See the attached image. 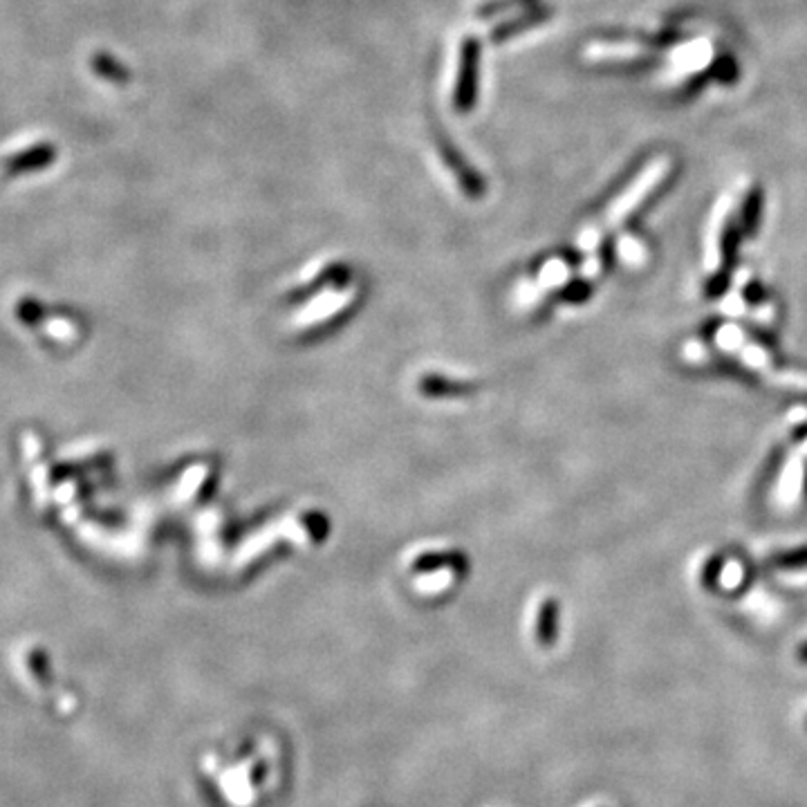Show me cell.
I'll list each match as a JSON object with an SVG mask.
<instances>
[{"label":"cell","mask_w":807,"mask_h":807,"mask_svg":"<svg viewBox=\"0 0 807 807\" xmlns=\"http://www.w3.org/2000/svg\"><path fill=\"white\" fill-rule=\"evenodd\" d=\"M57 155L52 146H32L27 148V151H21L9 157L5 162V169L9 173H27V171H36V169H43V166H48L52 157Z\"/></svg>","instance_id":"cell-1"},{"label":"cell","mask_w":807,"mask_h":807,"mask_svg":"<svg viewBox=\"0 0 807 807\" xmlns=\"http://www.w3.org/2000/svg\"><path fill=\"white\" fill-rule=\"evenodd\" d=\"M760 207H763V193H760V189H754L747 196L745 207H742V225H745L747 231L756 229L758 216H760Z\"/></svg>","instance_id":"cell-2"},{"label":"cell","mask_w":807,"mask_h":807,"mask_svg":"<svg viewBox=\"0 0 807 807\" xmlns=\"http://www.w3.org/2000/svg\"><path fill=\"white\" fill-rule=\"evenodd\" d=\"M541 639L543 644H550L554 635H556V610L552 604H547L543 610V619H541Z\"/></svg>","instance_id":"cell-3"},{"label":"cell","mask_w":807,"mask_h":807,"mask_svg":"<svg viewBox=\"0 0 807 807\" xmlns=\"http://www.w3.org/2000/svg\"><path fill=\"white\" fill-rule=\"evenodd\" d=\"M722 247H725L727 261H731V258H734V254H736V247H738V229H734V227L727 229L725 240H722Z\"/></svg>","instance_id":"cell-4"},{"label":"cell","mask_w":807,"mask_h":807,"mask_svg":"<svg viewBox=\"0 0 807 807\" xmlns=\"http://www.w3.org/2000/svg\"><path fill=\"white\" fill-rule=\"evenodd\" d=\"M776 563L778 565H801V563H807V550H799V552L778 556Z\"/></svg>","instance_id":"cell-5"},{"label":"cell","mask_w":807,"mask_h":807,"mask_svg":"<svg viewBox=\"0 0 807 807\" xmlns=\"http://www.w3.org/2000/svg\"><path fill=\"white\" fill-rule=\"evenodd\" d=\"M799 657H801L803 662H807V644H805V646L801 648V651H799Z\"/></svg>","instance_id":"cell-6"}]
</instances>
